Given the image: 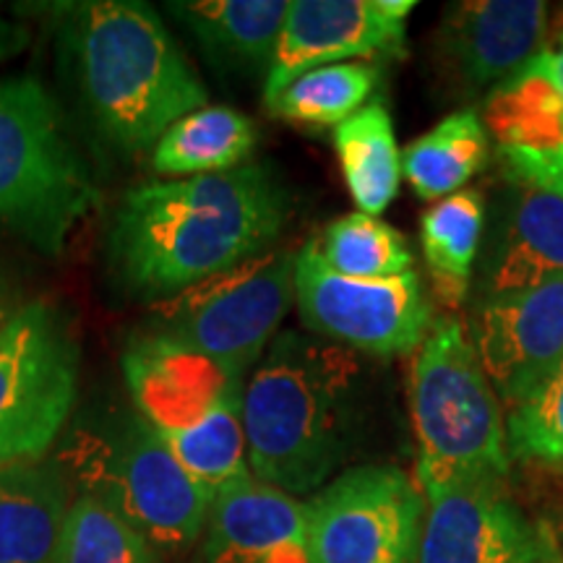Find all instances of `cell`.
Segmentation results:
<instances>
[{
	"label": "cell",
	"instance_id": "obj_1",
	"mask_svg": "<svg viewBox=\"0 0 563 563\" xmlns=\"http://www.w3.org/2000/svg\"><path fill=\"white\" fill-rule=\"evenodd\" d=\"M285 220L287 196L266 165L154 180L123 196L110 262L131 290L170 298L269 253Z\"/></svg>",
	"mask_w": 563,
	"mask_h": 563
},
{
	"label": "cell",
	"instance_id": "obj_2",
	"mask_svg": "<svg viewBox=\"0 0 563 563\" xmlns=\"http://www.w3.org/2000/svg\"><path fill=\"white\" fill-rule=\"evenodd\" d=\"M60 11L81 104L115 150L154 146L173 123L207 108V87L150 3L87 0Z\"/></svg>",
	"mask_w": 563,
	"mask_h": 563
},
{
	"label": "cell",
	"instance_id": "obj_3",
	"mask_svg": "<svg viewBox=\"0 0 563 563\" xmlns=\"http://www.w3.org/2000/svg\"><path fill=\"white\" fill-rule=\"evenodd\" d=\"M361 376V361L342 344L274 336L243 391L251 475L290 496L319 490L347 449Z\"/></svg>",
	"mask_w": 563,
	"mask_h": 563
},
{
	"label": "cell",
	"instance_id": "obj_4",
	"mask_svg": "<svg viewBox=\"0 0 563 563\" xmlns=\"http://www.w3.org/2000/svg\"><path fill=\"white\" fill-rule=\"evenodd\" d=\"M410 415L422 496L475 481H506L501 399L477 361L467 327L433 321L410 371Z\"/></svg>",
	"mask_w": 563,
	"mask_h": 563
},
{
	"label": "cell",
	"instance_id": "obj_5",
	"mask_svg": "<svg viewBox=\"0 0 563 563\" xmlns=\"http://www.w3.org/2000/svg\"><path fill=\"white\" fill-rule=\"evenodd\" d=\"M100 203L58 102L32 76L0 79V228L60 256Z\"/></svg>",
	"mask_w": 563,
	"mask_h": 563
},
{
	"label": "cell",
	"instance_id": "obj_6",
	"mask_svg": "<svg viewBox=\"0 0 563 563\" xmlns=\"http://www.w3.org/2000/svg\"><path fill=\"white\" fill-rule=\"evenodd\" d=\"M68 456L89 496L121 514L157 553H186L207 530L214 498L139 412L123 415L102 433L79 431Z\"/></svg>",
	"mask_w": 563,
	"mask_h": 563
},
{
	"label": "cell",
	"instance_id": "obj_7",
	"mask_svg": "<svg viewBox=\"0 0 563 563\" xmlns=\"http://www.w3.org/2000/svg\"><path fill=\"white\" fill-rule=\"evenodd\" d=\"M295 298V253L269 251L154 308L141 332L183 344L245 382Z\"/></svg>",
	"mask_w": 563,
	"mask_h": 563
},
{
	"label": "cell",
	"instance_id": "obj_8",
	"mask_svg": "<svg viewBox=\"0 0 563 563\" xmlns=\"http://www.w3.org/2000/svg\"><path fill=\"white\" fill-rule=\"evenodd\" d=\"M79 394V350L60 313L26 302L0 332V467L37 462Z\"/></svg>",
	"mask_w": 563,
	"mask_h": 563
},
{
	"label": "cell",
	"instance_id": "obj_9",
	"mask_svg": "<svg viewBox=\"0 0 563 563\" xmlns=\"http://www.w3.org/2000/svg\"><path fill=\"white\" fill-rule=\"evenodd\" d=\"M295 302L311 332L378 357L418 350L433 327V306L418 272L389 279L344 277L323 262L316 243L295 253Z\"/></svg>",
	"mask_w": 563,
	"mask_h": 563
},
{
	"label": "cell",
	"instance_id": "obj_10",
	"mask_svg": "<svg viewBox=\"0 0 563 563\" xmlns=\"http://www.w3.org/2000/svg\"><path fill=\"white\" fill-rule=\"evenodd\" d=\"M426 496L405 470H347L306 504L308 563H418Z\"/></svg>",
	"mask_w": 563,
	"mask_h": 563
},
{
	"label": "cell",
	"instance_id": "obj_11",
	"mask_svg": "<svg viewBox=\"0 0 563 563\" xmlns=\"http://www.w3.org/2000/svg\"><path fill=\"white\" fill-rule=\"evenodd\" d=\"M415 0H292L266 70L264 102L313 68L397 55Z\"/></svg>",
	"mask_w": 563,
	"mask_h": 563
},
{
	"label": "cell",
	"instance_id": "obj_12",
	"mask_svg": "<svg viewBox=\"0 0 563 563\" xmlns=\"http://www.w3.org/2000/svg\"><path fill=\"white\" fill-rule=\"evenodd\" d=\"M477 361L506 407H519L563 357V277L477 302L467 327Z\"/></svg>",
	"mask_w": 563,
	"mask_h": 563
},
{
	"label": "cell",
	"instance_id": "obj_13",
	"mask_svg": "<svg viewBox=\"0 0 563 563\" xmlns=\"http://www.w3.org/2000/svg\"><path fill=\"white\" fill-rule=\"evenodd\" d=\"M545 538L506 496L504 481L460 483L426 496L418 563H538Z\"/></svg>",
	"mask_w": 563,
	"mask_h": 563
},
{
	"label": "cell",
	"instance_id": "obj_14",
	"mask_svg": "<svg viewBox=\"0 0 563 563\" xmlns=\"http://www.w3.org/2000/svg\"><path fill=\"white\" fill-rule=\"evenodd\" d=\"M548 30L540 0H470L443 13L439 58L462 91L506 81L538 55Z\"/></svg>",
	"mask_w": 563,
	"mask_h": 563
},
{
	"label": "cell",
	"instance_id": "obj_15",
	"mask_svg": "<svg viewBox=\"0 0 563 563\" xmlns=\"http://www.w3.org/2000/svg\"><path fill=\"white\" fill-rule=\"evenodd\" d=\"M201 563H308L306 504L256 477L211 501Z\"/></svg>",
	"mask_w": 563,
	"mask_h": 563
},
{
	"label": "cell",
	"instance_id": "obj_16",
	"mask_svg": "<svg viewBox=\"0 0 563 563\" xmlns=\"http://www.w3.org/2000/svg\"><path fill=\"white\" fill-rule=\"evenodd\" d=\"M123 376L131 399L159 433L194 426L235 382L199 352L139 332L123 352Z\"/></svg>",
	"mask_w": 563,
	"mask_h": 563
},
{
	"label": "cell",
	"instance_id": "obj_17",
	"mask_svg": "<svg viewBox=\"0 0 563 563\" xmlns=\"http://www.w3.org/2000/svg\"><path fill=\"white\" fill-rule=\"evenodd\" d=\"M563 277V196L514 186L483 256V298L532 290Z\"/></svg>",
	"mask_w": 563,
	"mask_h": 563
},
{
	"label": "cell",
	"instance_id": "obj_18",
	"mask_svg": "<svg viewBox=\"0 0 563 563\" xmlns=\"http://www.w3.org/2000/svg\"><path fill=\"white\" fill-rule=\"evenodd\" d=\"M483 123L506 175L563 150V95L548 51L493 89Z\"/></svg>",
	"mask_w": 563,
	"mask_h": 563
},
{
	"label": "cell",
	"instance_id": "obj_19",
	"mask_svg": "<svg viewBox=\"0 0 563 563\" xmlns=\"http://www.w3.org/2000/svg\"><path fill=\"white\" fill-rule=\"evenodd\" d=\"M70 501L53 462L0 467V563H53Z\"/></svg>",
	"mask_w": 563,
	"mask_h": 563
},
{
	"label": "cell",
	"instance_id": "obj_20",
	"mask_svg": "<svg viewBox=\"0 0 563 563\" xmlns=\"http://www.w3.org/2000/svg\"><path fill=\"white\" fill-rule=\"evenodd\" d=\"M167 11L199 40L211 58L228 66L269 70L287 0H180Z\"/></svg>",
	"mask_w": 563,
	"mask_h": 563
},
{
	"label": "cell",
	"instance_id": "obj_21",
	"mask_svg": "<svg viewBox=\"0 0 563 563\" xmlns=\"http://www.w3.org/2000/svg\"><path fill=\"white\" fill-rule=\"evenodd\" d=\"M256 144L258 129L251 118L207 104L165 131L154 144L152 167L170 180L230 173L245 165Z\"/></svg>",
	"mask_w": 563,
	"mask_h": 563
},
{
	"label": "cell",
	"instance_id": "obj_22",
	"mask_svg": "<svg viewBox=\"0 0 563 563\" xmlns=\"http://www.w3.org/2000/svg\"><path fill=\"white\" fill-rule=\"evenodd\" d=\"M243 391L245 384H230L194 426L162 433L175 460L211 498L251 477L243 428Z\"/></svg>",
	"mask_w": 563,
	"mask_h": 563
},
{
	"label": "cell",
	"instance_id": "obj_23",
	"mask_svg": "<svg viewBox=\"0 0 563 563\" xmlns=\"http://www.w3.org/2000/svg\"><path fill=\"white\" fill-rule=\"evenodd\" d=\"M483 228L485 207L477 191H456L422 214V256L431 272L435 298L449 311L467 300Z\"/></svg>",
	"mask_w": 563,
	"mask_h": 563
},
{
	"label": "cell",
	"instance_id": "obj_24",
	"mask_svg": "<svg viewBox=\"0 0 563 563\" xmlns=\"http://www.w3.org/2000/svg\"><path fill=\"white\" fill-rule=\"evenodd\" d=\"M334 146L350 196L363 214L378 217L394 201L402 180V154L386 104H365L336 125Z\"/></svg>",
	"mask_w": 563,
	"mask_h": 563
},
{
	"label": "cell",
	"instance_id": "obj_25",
	"mask_svg": "<svg viewBox=\"0 0 563 563\" xmlns=\"http://www.w3.org/2000/svg\"><path fill=\"white\" fill-rule=\"evenodd\" d=\"M490 136L483 115L467 108L449 115L402 154V173L422 201H441L485 167Z\"/></svg>",
	"mask_w": 563,
	"mask_h": 563
},
{
	"label": "cell",
	"instance_id": "obj_26",
	"mask_svg": "<svg viewBox=\"0 0 563 563\" xmlns=\"http://www.w3.org/2000/svg\"><path fill=\"white\" fill-rule=\"evenodd\" d=\"M378 84V68L373 63L350 60L334 66L313 68L287 84L266 104L272 115L300 125H342L347 118L363 110Z\"/></svg>",
	"mask_w": 563,
	"mask_h": 563
},
{
	"label": "cell",
	"instance_id": "obj_27",
	"mask_svg": "<svg viewBox=\"0 0 563 563\" xmlns=\"http://www.w3.org/2000/svg\"><path fill=\"white\" fill-rule=\"evenodd\" d=\"M316 245L323 262L344 277L389 279L412 272V251L402 232L363 211L334 220Z\"/></svg>",
	"mask_w": 563,
	"mask_h": 563
},
{
	"label": "cell",
	"instance_id": "obj_28",
	"mask_svg": "<svg viewBox=\"0 0 563 563\" xmlns=\"http://www.w3.org/2000/svg\"><path fill=\"white\" fill-rule=\"evenodd\" d=\"M53 563H162L159 553L97 496L76 498L63 525Z\"/></svg>",
	"mask_w": 563,
	"mask_h": 563
},
{
	"label": "cell",
	"instance_id": "obj_29",
	"mask_svg": "<svg viewBox=\"0 0 563 563\" xmlns=\"http://www.w3.org/2000/svg\"><path fill=\"white\" fill-rule=\"evenodd\" d=\"M506 449L522 460L563 464V357L532 397L511 410Z\"/></svg>",
	"mask_w": 563,
	"mask_h": 563
},
{
	"label": "cell",
	"instance_id": "obj_30",
	"mask_svg": "<svg viewBox=\"0 0 563 563\" xmlns=\"http://www.w3.org/2000/svg\"><path fill=\"white\" fill-rule=\"evenodd\" d=\"M506 178H509L514 186H530L540 188V191L563 196V150L555 152L553 157L519 167V170L509 173Z\"/></svg>",
	"mask_w": 563,
	"mask_h": 563
},
{
	"label": "cell",
	"instance_id": "obj_31",
	"mask_svg": "<svg viewBox=\"0 0 563 563\" xmlns=\"http://www.w3.org/2000/svg\"><path fill=\"white\" fill-rule=\"evenodd\" d=\"M26 40H30V34H26L24 26L13 24L11 19H5L3 13H0V63L19 55L21 47L26 45Z\"/></svg>",
	"mask_w": 563,
	"mask_h": 563
},
{
	"label": "cell",
	"instance_id": "obj_32",
	"mask_svg": "<svg viewBox=\"0 0 563 563\" xmlns=\"http://www.w3.org/2000/svg\"><path fill=\"white\" fill-rule=\"evenodd\" d=\"M24 306H26V302H21V290H19V287L13 285L11 277H5V274L0 272V332H3V329L9 327V321Z\"/></svg>",
	"mask_w": 563,
	"mask_h": 563
},
{
	"label": "cell",
	"instance_id": "obj_33",
	"mask_svg": "<svg viewBox=\"0 0 563 563\" xmlns=\"http://www.w3.org/2000/svg\"><path fill=\"white\" fill-rule=\"evenodd\" d=\"M548 55H551V68H553L555 84H559V89L563 95V34H561L559 45H555V51H548Z\"/></svg>",
	"mask_w": 563,
	"mask_h": 563
},
{
	"label": "cell",
	"instance_id": "obj_34",
	"mask_svg": "<svg viewBox=\"0 0 563 563\" xmlns=\"http://www.w3.org/2000/svg\"><path fill=\"white\" fill-rule=\"evenodd\" d=\"M538 563H563V559L559 553H555V545L551 543V538H545V545H543V553H540Z\"/></svg>",
	"mask_w": 563,
	"mask_h": 563
}]
</instances>
